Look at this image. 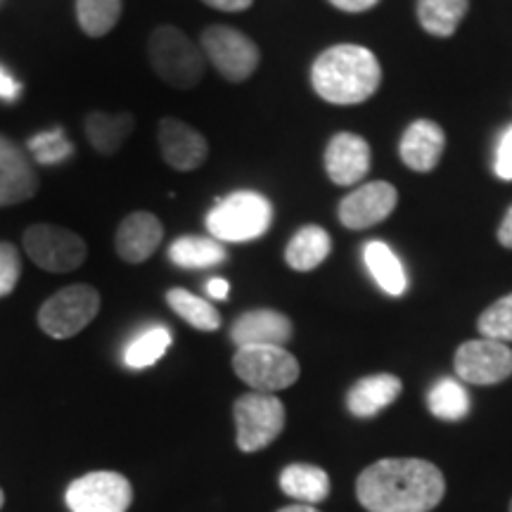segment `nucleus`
Returning a JSON list of instances; mask_svg holds the SVG:
<instances>
[{
  "mask_svg": "<svg viewBox=\"0 0 512 512\" xmlns=\"http://www.w3.org/2000/svg\"><path fill=\"white\" fill-rule=\"evenodd\" d=\"M166 302L181 316L185 323H190L192 328L202 332H214L221 328V313L211 306L207 299L195 297L188 290L174 287V290L166 292Z\"/></svg>",
  "mask_w": 512,
  "mask_h": 512,
  "instance_id": "a878e982",
  "label": "nucleus"
},
{
  "mask_svg": "<svg viewBox=\"0 0 512 512\" xmlns=\"http://www.w3.org/2000/svg\"><path fill=\"white\" fill-rule=\"evenodd\" d=\"M169 259L181 268H211L228 259L223 242L214 238H197V235H183L169 247Z\"/></svg>",
  "mask_w": 512,
  "mask_h": 512,
  "instance_id": "b1692460",
  "label": "nucleus"
},
{
  "mask_svg": "<svg viewBox=\"0 0 512 512\" xmlns=\"http://www.w3.org/2000/svg\"><path fill=\"white\" fill-rule=\"evenodd\" d=\"M38 192V176L29 157L10 138L0 136V207L31 200Z\"/></svg>",
  "mask_w": 512,
  "mask_h": 512,
  "instance_id": "2eb2a0df",
  "label": "nucleus"
},
{
  "mask_svg": "<svg viewBox=\"0 0 512 512\" xmlns=\"http://www.w3.org/2000/svg\"><path fill=\"white\" fill-rule=\"evenodd\" d=\"M494 171L501 181H512V126L505 128L501 140H498Z\"/></svg>",
  "mask_w": 512,
  "mask_h": 512,
  "instance_id": "473e14b6",
  "label": "nucleus"
},
{
  "mask_svg": "<svg viewBox=\"0 0 512 512\" xmlns=\"http://www.w3.org/2000/svg\"><path fill=\"white\" fill-rule=\"evenodd\" d=\"M399 202V192L392 183L373 181L356 188L339 202L337 216L349 230H366L392 216Z\"/></svg>",
  "mask_w": 512,
  "mask_h": 512,
  "instance_id": "f8f14e48",
  "label": "nucleus"
},
{
  "mask_svg": "<svg viewBox=\"0 0 512 512\" xmlns=\"http://www.w3.org/2000/svg\"><path fill=\"white\" fill-rule=\"evenodd\" d=\"M202 53L219 69L223 79L240 83L259 67L261 53L252 38L233 27H209L202 31Z\"/></svg>",
  "mask_w": 512,
  "mask_h": 512,
  "instance_id": "1a4fd4ad",
  "label": "nucleus"
},
{
  "mask_svg": "<svg viewBox=\"0 0 512 512\" xmlns=\"http://www.w3.org/2000/svg\"><path fill=\"white\" fill-rule=\"evenodd\" d=\"M233 370L254 392L273 394L299 380V361L285 347H240Z\"/></svg>",
  "mask_w": 512,
  "mask_h": 512,
  "instance_id": "39448f33",
  "label": "nucleus"
},
{
  "mask_svg": "<svg viewBox=\"0 0 512 512\" xmlns=\"http://www.w3.org/2000/svg\"><path fill=\"white\" fill-rule=\"evenodd\" d=\"M162 240V221L155 214H150V211H136V214H128L119 223L114 247H117V254L126 264H143V261H147L157 252Z\"/></svg>",
  "mask_w": 512,
  "mask_h": 512,
  "instance_id": "dca6fc26",
  "label": "nucleus"
},
{
  "mask_svg": "<svg viewBox=\"0 0 512 512\" xmlns=\"http://www.w3.org/2000/svg\"><path fill=\"white\" fill-rule=\"evenodd\" d=\"M207 294H209L211 299H228V294H230L228 280H223V278H211L209 283H207Z\"/></svg>",
  "mask_w": 512,
  "mask_h": 512,
  "instance_id": "4c0bfd02",
  "label": "nucleus"
},
{
  "mask_svg": "<svg viewBox=\"0 0 512 512\" xmlns=\"http://www.w3.org/2000/svg\"><path fill=\"white\" fill-rule=\"evenodd\" d=\"M280 489L304 505L323 503L330 496V477L323 467L309 463L287 465L280 472Z\"/></svg>",
  "mask_w": 512,
  "mask_h": 512,
  "instance_id": "412c9836",
  "label": "nucleus"
},
{
  "mask_svg": "<svg viewBox=\"0 0 512 512\" xmlns=\"http://www.w3.org/2000/svg\"><path fill=\"white\" fill-rule=\"evenodd\" d=\"M510 512H512V503H510Z\"/></svg>",
  "mask_w": 512,
  "mask_h": 512,
  "instance_id": "a19ab883",
  "label": "nucleus"
},
{
  "mask_svg": "<svg viewBox=\"0 0 512 512\" xmlns=\"http://www.w3.org/2000/svg\"><path fill=\"white\" fill-rule=\"evenodd\" d=\"M330 3L342 12H366L370 8H375L380 0H330Z\"/></svg>",
  "mask_w": 512,
  "mask_h": 512,
  "instance_id": "f704fd0d",
  "label": "nucleus"
},
{
  "mask_svg": "<svg viewBox=\"0 0 512 512\" xmlns=\"http://www.w3.org/2000/svg\"><path fill=\"white\" fill-rule=\"evenodd\" d=\"M131 503V482L119 472H88L67 489V505L72 512H126Z\"/></svg>",
  "mask_w": 512,
  "mask_h": 512,
  "instance_id": "9d476101",
  "label": "nucleus"
},
{
  "mask_svg": "<svg viewBox=\"0 0 512 512\" xmlns=\"http://www.w3.org/2000/svg\"><path fill=\"white\" fill-rule=\"evenodd\" d=\"M427 406L430 413L439 420H463L470 413V394L460 384V380L444 377L427 394Z\"/></svg>",
  "mask_w": 512,
  "mask_h": 512,
  "instance_id": "cd10ccee",
  "label": "nucleus"
},
{
  "mask_svg": "<svg viewBox=\"0 0 512 512\" xmlns=\"http://www.w3.org/2000/svg\"><path fill=\"white\" fill-rule=\"evenodd\" d=\"M152 67L166 86L190 91L204 76V53L178 27H157L147 43Z\"/></svg>",
  "mask_w": 512,
  "mask_h": 512,
  "instance_id": "20e7f679",
  "label": "nucleus"
},
{
  "mask_svg": "<svg viewBox=\"0 0 512 512\" xmlns=\"http://www.w3.org/2000/svg\"><path fill=\"white\" fill-rule=\"evenodd\" d=\"M29 152L36 157L38 164H60L64 159H69L74 155V147L64 138V131L60 126L50 128V131L36 133L34 138L29 140Z\"/></svg>",
  "mask_w": 512,
  "mask_h": 512,
  "instance_id": "c756f323",
  "label": "nucleus"
},
{
  "mask_svg": "<svg viewBox=\"0 0 512 512\" xmlns=\"http://www.w3.org/2000/svg\"><path fill=\"white\" fill-rule=\"evenodd\" d=\"M24 249L29 259L43 271L69 273L83 266L88 247L81 235L72 230L53 226V223H36L24 233Z\"/></svg>",
  "mask_w": 512,
  "mask_h": 512,
  "instance_id": "6e6552de",
  "label": "nucleus"
},
{
  "mask_svg": "<svg viewBox=\"0 0 512 512\" xmlns=\"http://www.w3.org/2000/svg\"><path fill=\"white\" fill-rule=\"evenodd\" d=\"M477 328L484 339H494V342L503 344L512 342V294H505V297L491 304L479 316Z\"/></svg>",
  "mask_w": 512,
  "mask_h": 512,
  "instance_id": "7c9ffc66",
  "label": "nucleus"
},
{
  "mask_svg": "<svg viewBox=\"0 0 512 512\" xmlns=\"http://www.w3.org/2000/svg\"><path fill=\"white\" fill-rule=\"evenodd\" d=\"M403 384L396 375L380 373L358 380L347 396V406L356 418H373L399 399Z\"/></svg>",
  "mask_w": 512,
  "mask_h": 512,
  "instance_id": "6ab92c4d",
  "label": "nucleus"
},
{
  "mask_svg": "<svg viewBox=\"0 0 512 512\" xmlns=\"http://www.w3.org/2000/svg\"><path fill=\"white\" fill-rule=\"evenodd\" d=\"M3 503H5V496H3V489H0V508H3Z\"/></svg>",
  "mask_w": 512,
  "mask_h": 512,
  "instance_id": "ea45409f",
  "label": "nucleus"
},
{
  "mask_svg": "<svg viewBox=\"0 0 512 512\" xmlns=\"http://www.w3.org/2000/svg\"><path fill=\"white\" fill-rule=\"evenodd\" d=\"M456 375L467 384H498L512 375V351L494 339H472L460 344L453 358Z\"/></svg>",
  "mask_w": 512,
  "mask_h": 512,
  "instance_id": "9b49d317",
  "label": "nucleus"
},
{
  "mask_svg": "<svg viewBox=\"0 0 512 512\" xmlns=\"http://www.w3.org/2000/svg\"><path fill=\"white\" fill-rule=\"evenodd\" d=\"M100 311V294L91 285L64 287L38 311V325L53 339L79 335Z\"/></svg>",
  "mask_w": 512,
  "mask_h": 512,
  "instance_id": "423d86ee",
  "label": "nucleus"
},
{
  "mask_svg": "<svg viewBox=\"0 0 512 512\" xmlns=\"http://www.w3.org/2000/svg\"><path fill=\"white\" fill-rule=\"evenodd\" d=\"M498 242H501L503 247L512 249V207L505 211L503 221H501V228H498Z\"/></svg>",
  "mask_w": 512,
  "mask_h": 512,
  "instance_id": "e433bc0d",
  "label": "nucleus"
},
{
  "mask_svg": "<svg viewBox=\"0 0 512 512\" xmlns=\"http://www.w3.org/2000/svg\"><path fill=\"white\" fill-rule=\"evenodd\" d=\"M171 342H174V337H171V330L164 328V325L147 328L126 347L124 363L133 370L155 366L159 358L166 354V349L171 347Z\"/></svg>",
  "mask_w": 512,
  "mask_h": 512,
  "instance_id": "bb28decb",
  "label": "nucleus"
},
{
  "mask_svg": "<svg viewBox=\"0 0 512 512\" xmlns=\"http://www.w3.org/2000/svg\"><path fill=\"white\" fill-rule=\"evenodd\" d=\"M121 17V0H76V19L83 34L91 38L107 36Z\"/></svg>",
  "mask_w": 512,
  "mask_h": 512,
  "instance_id": "c85d7f7f",
  "label": "nucleus"
},
{
  "mask_svg": "<svg viewBox=\"0 0 512 512\" xmlns=\"http://www.w3.org/2000/svg\"><path fill=\"white\" fill-rule=\"evenodd\" d=\"M446 136L439 124L430 119H418L403 133L399 143V155L403 164L418 174H427L434 166L439 164L441 155H444Z\"/></svg>",
  "mask_w": 512,
  "mask_h": 512,
  "instance_id": "a211bd4d",
  "label": "nucleus"
},
{
  "mask_svg": "<svg viewBox=\"0 0 512 512\" xmlns=\"http://www.w3.org/2000/svg\"><path fill=\"white\" fill-rule=\"evenodd\" d=\"M444 491L439 467L420 458L377 460L356 482V498L368 512H430Z\"/></svg>",
  "mask_w": 512,
  "mask_h": 512,
  "instance_id": "f257e3e1",
  "label": "nucleus"
},
{
  "mask_svg": "<svg viewBox=\"0 0 512 512\" xmlns=\"http://www.w3.org/2000/svg\"><path fill=\"white\" fill-rule=\"evenodd\" d=\"M22 259L10 242H0V297H8L19 283Z\"/></svg>",
  "mask_w": 512,
  "mask_h": 512,
  "instance_id": "2f4dec72",
  "label": "nucleus"
},
{
  "mask_svg": "<svg viewBox=\"0 0 512 512\" xmlns=\"http://www.w3.org/2000/svg\"><path fill=\"white\" fill-rule=\"evenodd\" d=\"M230 339L240 347H285L292 339V320L273 309L247 311L230 328Z\"/></svg>",
  "mask_w": 512,
  "mask_h": 512,
  "instance_id": "4468645a",
  "label": "nucleus"
},
{
  "mask_svg": "<svg viewBox=\"0 0 512 512\" xmlns=\"http://www.w3.org/2000/svg\"><path fill=\"white\" fill-rule=\"evenodd\" d=\"M467 8V0H418V19L430 36L448 38L456 34Z\"/></svg>",
  "mask_w": 512,
  "mask_h": 512,
  "instance_id": "393cba45",
  "label": "nucleus"
},
{
  "mask_svg": "<svg viewBox=\"0 0 512 512\" xmlns=\"http://www.w3.org/2000/svg\"><path fill=\"white\" fill-rule=\"evenodd\" d=\"M278 512H320L313 508V505H304V503H297V505H287V508L278 510Z\"/></svg>",
  "mask_w": 512,
  "mask_h": 512,
  "instance_id": "58836bf2",
  "label": "nucleus"
},
{
  "mask_svg": "<svg viewBox=\"0 0 512 512\" xmlns=\"http://www.w3.org/2000/svg\"><path fill=\"white\" fill-rule=\"evenodd\" d=\"M332 240L330 233L320 226H304L294 233L290 245L285 249L287 266L294 271H313L330 256Z\"/></svg>",
  "mask_w": 512,
  "mask_h": 512,
  "instance_id": "5701e85b",
  "label": "nucleus"
},
{
  "mask_svg": "<svg viewBox=\"0 0 512 512\" xmlns=\"http://www.w3.org/2000/svg\"><path fill=\"white\" fill-rule=\"evenodd\" d=\"M238 446L245 453H256L273 444L285 430V406L278 396L252 392L235 401Z\"/></svg>",
  "mask_w": 512,
  "mask_h": 512,
  "instance_id": "0eeeda50",
  "label": "nucleus"
},
{
  "mask_svg": "<svg viewBox=\"0 0 512 512\" xmlns=\"http://www.w3.org/2000/svg\"><path fill=\"white\" fill-rule=\"evenodd\" d=\"M382 83V67L373 50L339 43L323 50L311 67V86L330 105L349 107L373 98Z\"/></svg>",
  "mask_w": 512,
  "mask_h": 512,
  "instance_id": "f03ea898",
  "label": "nucleus"
},
{
  "mask_svg": "<svg viewBox=\"0 0 512 512\" xmlns=\"http://www.w3.org/2000/svg\"><path fill=\"white\" fill-rule=\"evenodd\" d=\"M273 223L268 197L254 190H238L223 197L207 214V230L219 242H254Z\"/></svg>",
  "mask_w": 512,
  "mask_h": 512,
  "instance_id": "7ed1b4c3",
  "label": "nucleus"
},
{
  "mask_svg": "<svg viewBox=\"0 0 512 512\" xmlns=\"http://www.w3.org/2000/svg\"><path fill=\"white\" fill-rule=\"evenodd\" d=\"M159 150L164 162L176 171H195L209 155V143L200 131L181 119L159 121Z\"/></svg>",
  "mask_w": 512,
  "mask_h": 512,
  "instance_id": "ddd939ff",
  "label": "nucleus"
},
{
  "mask_svg": "<svg viewBox=\"0 0 512 512\" xmlns=\"http://www.w3.org/2000/svg\"><path fill=\"white\" fill-rule=\"evenodd\" d=\"M202 3H207L209 8H216L223 12H242L247 10L254 0H202Z\"/></svg>",
  "mask_w": 512,
  "mask_h": 512,
  "instance_id": "c9c22d12",
  "label": "nucleus"
},
{
  "mask_svg": "<svg viewBox=\"0 0 512 512\" xmlns=\"http://www.w3.org/2000/svg\"><path fill=\"white\" fill-rule=\"evenodd\" d=\"M136 128V119L131 114H105V112H91L86 117V138L93 145L95 152L100 155L112 157L121 150L126 138L131 136Z\"/></svg>",
  "mask_w": 512,
  "mask_h": 512,
  "instance_id": "4be33fe9",
  "label": "nucleus"
},
{
  "mask_svg": "<svg viewBox=\"0 0 512 512\" xmlns=\"http://www.w3.org/2000/svg\"><path fill=\"white\" fill-rule=\"evenodd\" d=\"M19 93H22V86H19L10 74L0 67V100L15 102L19 98Z\"/></svg>",
  "mask_w": 512,
  "mask_h": 512,
  "instance_id": "72a5a7b5",
  "label": "nucleus"
},
{
  "mask_svg": "<svg viewBox=\"0 0 512 512\" xmlns=\"http://www.w3.org/2000/svg\"><path fill=\"white\" fill-rule=\"evenodd\" d=\"M363 261H366L368 273L373 275L375 285L389 297H401L408 290V275L401 259L394 254V249L382 240H370L363 247Z\"/></svg>",
  "mask_w": 512,
  "mask_h": 512,
  "instance_id": "aec40b11",
  "label": "nucleus"
},
{
  "mask_svg": "<svg viewBox=\"0 0 512 512\" xmlns=\"http://www.w3.org/2000/svg\"><path fill=\"white\" fill-rule=\"evenodd\" d=\"M325 171L335 185H354L370 171V145L356 133H337L325 150Z\"/></svg>",
  "mask_w": 512,
  "mask_h": 512,
  "instance_id": "f3484780",
  "label": "nucleus"
}]
</instances>
